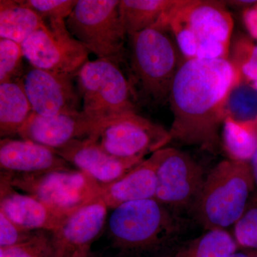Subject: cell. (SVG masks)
<instances>
[{
    "instance_id": "26",
    "label": "cell",
    "mask_w": 257,
    "mask_h": 257,
    "mask_svg": "<svg viewBox=\"0 0 257 257\" xmlns=\"http://www.w3.org/2000/svg\"><path fill=\"white\" fill-rule=\"evenodd\" d=\"M25 58L21 45L0 39V84L18 80Z\"/></svg>"
},
{
    "instance_id": "12",
    "label": "cell",
    "mask_w": 257,
    "mask_h": 257,
    "mask_svg": "<svg viewBox=\"0 0 257 257\" xmlns=\"http://www.w3.org/2000/svg\"><path fill=\"white\" fill-rule=\"evenodd\" d=\"M74 76L30 67L20 79L32 111L42 116L80 111L81 97Z\"/></svg>"
},
{
    "instance_id": "8",
    "label": "cell",
    "mask_w": 257,
    "mask_h": 257,
    "mask_svg": "<svg viewBox=\"0 0 257 257\" xmlns=\"http://www.w3.org/2000/svg\"><path fill=\"white\" fill-rule=\"evenodd\" d=\"M10 185L42 202L75 210L100 198L102 185L78 170L52 171L35 175H10L1 172Z\"/></svg>"
},
{
    "instance_id": "35",
    "label": "cell",
    "mask_w": 257,
    "mask_h": 257,
    "mask_svg": "<svg viewBox=\"0 0 257 257\" xmlns=\"http://www.w3.org/2000/svg\"><path fill=\"white\" fill-rule=\"evenodd\" d=\"M226 3L235 6L244 7L256 5L257 1H227Z\"/></svg>"
},
{
    "instance_id": "31",
    "label": "cell",
    "mask_w": 257,
    "mask_h": 257,
    "mask_svg": "<svg viewBox=\"0 0 257 257\" xmlns=\"http://www.w3.org/2000/svg\"><path fill=\"white\" fill-rule=\"evenodd\" d=\"M241 77L247 82H257V62H246L239 69Z\"/></svg>"
},
{
    "instance_id": "22",
    "label": "cell",
    "mask_w": 257,
    "mask_h": 257,
    "mask_svg": "<svg viewBox=\"0 0 257 257\" xmlns=\"http://www.w3.org/2000/svg\"><path fill=\"white\" fill-rule=\"evenodd\" d=\"M234 236L226 230H207L172 257H229L237 251Z\"/></svg>"
},
{
    "instance_id": "30",
    "label": "cell",
    "mask_w": 257,
    "mask_h": 257,
    "mask_svg": "<svg viewBox=\"0 0 257 257\" xmlns=\"http://www.w3.org/2000/svg\"><path fill=\"white\" fill-rule=\"evenodd\" d=\"M243 18V23L248 32L251 37L257 40V3L251 8L245 10Z\"/></svg>"
},
{
    "instance_id": "29",
    "label": "cell",
    "mask_w": 257,
    "mask_h": 257,
    "mask_svg": "<svg viewBox=\"0 0 257 257\" xmlns=\"http://www.w3.org/2000/svg\"><path fill=\"white\" fill-rule=\"evenodd\" d=\"M37 231L18 226L0 211V248L10 247L29 241Z\"/></svg>"
},
{
    "instance_id": "1",
    "label": "cell",
    "mask_w": 257,
    "mask_h": 257,
    "mask_svg": "<svg viewBox=\"0 0 257 257\" xmlns=\"http://www.w3.org/2000/svg\"><path fill=\"white\" fill-rule=\"evenodd\" d=\"M242 79L228 59H187L179 69L169 98L172 140L215 153L230 92Z\"/></svg>"
},
{
    "instance_id": "36",
    "label": "cell",
    "mask_w": 257,
    "mask_h": 257,
    "mask_svg": "<svg viewBox=\"0 0 257 257\" xmlns=\"http://www.w3.org/2000/svg\"><path fill=\"white\" fill-rule=\"evenodd\" d=\"M252 84H253V85L254 86V87L256 88V89H257V82H253Z\"/></svg>"
},
{
    "instance_id": "5",
    "label": "cell",
    "mask_w": 257,
    "mask_h": 257,
    "mask_svg": "<svg viewBox=\"0 0 257 257\" xmlns=\"http://www.w3.org/2000/svg\"><path fill=\"white\" fill-rule=\"evenodd\" d=\"M256 191L249 162L224 160L206 177L189 212L206 230H226L239 220Z\"/></svg>"
},
{
    "instance_id": "14",
    "label": "cell",
    "mask_w": 257,
    "mask_h": 257,
    "mask_svg": "<svg viewBox=\"0 0 257 257\" xmlns=\"http://www.w3.org/2000/svg\"><path fill=\"white\" fill-rule=\"evenodd\" d=\"M105 124L91 119L82 111L54 116H42L32 112L18 135L23 140L55 150L74 140H97L98 134Z\"/></svg>"
},
{
    "instance_id": "24",
    "label": "cell",
    "mask_w": 257,
    "mask_h": 257,
    "mask_svg": "<svg viewBox=\"0 0 257 257\" xmlns=\"http://www.w3.org/2000/svg\"><path fill=\"white\" fill-rule=\"evenodd\" d=\"M225 119L257 128V89L243 78L230 92L225 105Z\"/></svg>"
},
{
    "instance_id": "16",
    "label": "cell",
    "mask_w": 257,
    "mask_h": 257,
    "mask_svg": "<svg viewBox=\"0 0 257 257\" xmlns=\"http://www.w3.org/2000/svg\"><path fill=\"white\" fill-rule=\"evenodd\" d=\"M54 150L67 163L101 185L112 183L142 162L112 156L92 138L74 140Z\"/></svg>"
},
{
    "instance_id": "9",
    "label": "cell",
    "mask_w": 257,
    "mask_h": 257,
    "mask_svg": "<svg viewBox=\"0 0 257 257\" xmlns=\"http://www.w3.org/2000/svg\"><path fill=\"white\" fill-rule=\"evenodd\" d=\"M152 156L156 165L155 199L177 214L190 211L207 177L202 166L173 147H164Z\"/></svg>"
},
{
    "instance_id": "3",
    "label": "cell",
    "mask_w": 257,
    "mask_h": 257,
    "mask_svg": "<svg viewBox=\"0 0 257 257\" xmlns=\"http://www.w3.org/2000/svg\"><path fill=\"white\" fill-rule=\"evenodd\" d=\"M224 3L177 0L163 17L186 58H229L234 23Z\"/></svg>"
},
{
    "instance_id": "17",
    "label": "cell",
    "mask_w": 257,
    "mask_h": 257,
    "mask_svg": "<svg viewBox=\"0 0 257 257\" xmlns=\"http://www.w3.org/2000/svg\"><path fill=\"white\" fill-rule=\"evenodd\" d=\"M1 172L10 175H35L52 171L71 170L53 149L29 140L2 139Z\"/></svg>"
},
{
    "instance_id": "10",
    "label": "cell",
    "mask_w": 257,
    "mask_h": 257,
    "mask_svg": "<svg viewBox=\"0 0 257 257\" xmlns=\"http://www.w3.org/2000/svg\"><path fill=\"white\" fill-rule=\"evenodd\" d=\"M21 46L31 67L74 77L90 53L72 36L65 21H45Z\"/></svg>"
},
{
    "instance_id": "27",
    "label": "cell",
    "mask_w": 257,
    "mask_h": 257,
    "mask_svg": "<svg viewBox=\"0 0 257 257\" xmlns=\"http://www.w3.org/2000/svg\"><path fill=\"white\" fill-rule=\"evenodd\" d=\"M0 257H54L51 234L39 231L29 241L0 248Z\"/></svg>"
},
{
    "instance_id": "21",
    "label": "cell",
    "mask_w": 257,
    "mask_h": 257,
    "mask_svg": "<svg viewBox=\"0 0 257 257\" xmlns=\"http://www.w3.org/2000/svg\"><path fill=\"white\" fill-rule=\"evenodd\" d=\"M177 0H121L119 12L127 37L156 25Z\"/></svg>"
},
{
    "instance_id": "18",
    "label": "cell",
    "mask_w": 257,
    "mask_h": 257,
    "mask_svg": "<svg viewBox=\"0 0 257 257\" xmlns=\"http://www.w3.org/2000/svg\"><path fill=\"white\" fill-rule=\"evenodd\" d=\"M156 189V165L151 155L121 178L102 185L100 198L113 209L126 203L154 199Z\"/></svg>"
},
{
    "instance_id": "25",
    "label": "cell",
    "mask_w": 257,
    "mask_h": 257,
    "mask_svg": "<svg viewBox=\"0 0 257 257\" xmlns=\"http://www.w3.org/2000/svg\"><path fill=\"white\" fill-rule=\"evenodd\" d=\"M234 238L239 247L257 250V191L234 225Z\"/></svg>"
},
{
    "instance_id": "28",
    "label": "cell",
    "mask_w": 257,
    "mask_h": 257,
    "mask_svg": "<svg viewBox=\"0 0 257 257\" xmlns=\"http://www.w3.org/2000/svg\"><path fill=\"white\" fill-rule=\"evenodd\" d=\"M25 2L44 21H66L78 0H27Z\"/></svg>"
},
{
    "instance_id": "11",
    "label": "cell",
    "mask_w": 257,
    "mask_h": 257,
    "mask_svg": "<svg viewBox=\"0 0 257 257\" xmlns=\"http://www.w3.org/2000/svg\"><path fill=\"white\" fill-rule=\"evenodd\" d=\"M100 146L121 160L143 162L144 157L164 148L172 141L170 132L138 113L106 123L98 134Z\"/></svg>"
},
{
    "instance_id": "20",
    "label": "cell",
    "mask_w": 257,
    "mask_h": 257,
    "mask_svg": "<svg viewBox=\"0 0 257 257\" xmlns=\"http://www.w3.org/2000/svg\"><path fill=\"white\" fill-rule=\"evenodd\" d=\"M45 23L25 1H0V39L22 45Z\"/></svg>"
},
{
    "instance_id": "23",
    "label": "cell",
    "mask_w": 257,
    "mask_h": 257,
    "mask_svg": "<svg viewBox=\"0 0 257 257\" xmlns=\"http://www.w3.org/2000/svg\"><path fill=\"white\" fill-rule=\"evenodd\" d=\"M222 143L229 160L249 162L257 150V128L226 118L223 124Z\"/></svg>"
},
{
    "instance_id": "7",
    "label": "cell",
    "mask_w": 257,
    "mask_h": 257,
    "mask_svg": "<svg viewBox=\"0 0 257 257\" xmlns=\"http://www.w3.org/2000/svg\"><path fill=\"white\" fill-rule=\"evenodd\" d=\"M119 0H78L66 20L69 32L98 59L119 64L127 36L121 21Z\"/></svg>"
},
{
    "instance_id": "33",
    "label": "cell",
    "mask_w": 257,
    "mask_h": 257,
    "mask_svg": "<svg viewBox=\"0 0 257 257\" xmlns=\"http://www.w3.org/2000/svg\"><path fill=\"white\" fill-rule=\"evenodd\" d=\"M229 257H257V250H246V251H240L233 253Z\"/></svg>"
},
{
    "instance_id": "6",
    "label": "cell",
    "mask_w": 257,
    "mask_h": 257,
    "mask_svg": "<svg viewBox=\"0 0 257 257\" xmlns=\"http://www.w3.org/2000/svg\"><path fill=\"white\" fill-rule=\"evenodd\" d=\"M75 77L82 111L91 119L107 123L138 113L127 77L119 64L104 59L87 61Z\"/></svg>"
},
{
    "instance_id": "19",
    "label": "cell",
    "mask_w": 257,
    "mask_h": 257,
    "mask_svg": "<svg viewBox=\"0 0 257 257\" xmlns=\"http://www.w3.org/2000/svg\"><path fill=\"white\" fill-rule=\"evenodd\" d=\"M33 112L20 79L0 84V136L18 135Z\"/></svg>"
},
{
    "instance_id": "13",
    "label": "cell",
    "mask_w": 257,
    "mask_h": 257,
    "mask_svg": "<svg viewBox=\"0 0 257 257\" xmlns=\"http://www.w3.org/2000/svg\"><path fill=\"white\" fill-rule=\"evenodd\" d=\"M108 209L99 198L66 218L50 232L54 257H90L92 243L107 221Z\"/></svg>"
},
{
    "instance_id": "32",
    "label": "cell",
    "mask_w": 257,
    "mask_h": 257,
    "mask_svg": "<svg viewBox=\"0 0 257 257\" xmlns=\"http://www.w3.org/2000/svg\"><path fill=\"white\" fill-rule=\"evenodd\" d=\"M249 165L250 167H251V172H252L255 186H256V189H257V150L255 153L253 154L251 160H250Z\"/></svg>"
},
{
    "instance_id": "2",
    "label": "cell",
    "mask_w": 257,
    "mask_h": 257,
    "mask_svg": "<svg viewBox=\"0 0 257 257\" xmlns=\"http://www.w3.org/2000/svg\"><path fill=\"white\" fill-rule=\"evenodd\" d=\"M128 77L135 102L162 104L184 57L167 25L157 24L128 36Z\"/></svg>"
},
{
    "instance_id": "4",
    "label": "cell",
    "mask_w": 257,
    "mask_h": 257,
    "mask_svg": "<svg viewBox=\"0 0 257 257\" xmlns=\"http://www.w3.org/2000/svg\"><path fill=\"white\" fill-rule=\"evenodd\" d=\"M106 223L111 245L121 253L160 249L182 234L184 227L179 214L155 198L111 209Z\"/></svg>"
},
{
    "instance_id": "37",
    "label": "cell",
    "mask_w": 257,
    "mask_h": 257,
    "mask_svg": "<svg viewBox=\"0 0 257 257\" xmlns=\"http://www.w3.org/2000/svg\"><path fill=\"white\" fill-rule=\"evenodd\" d=\"M90 257H92V256H91Z\"/></svg>"
},
{
    "instance_id": "34",
    "label": "cell",
    "mask_w": 257,
    "mask_h": 257,
    "mask_svg": "<svg viewBox=\"0 0 257 257\" xmlns=\"http://www.w3.org/2000/svg\"><path fill=\"white\" fill-rule=\"evenodd\" d=\"M257 62V45H253L252 47H251V50H250L249 54H248L247 60H246L245 62Z\"/></svg>"
},
{
    "instance_id": "15",
    "label": "cell",
    "mask_w": 257,
    "mask_h": 257,
    "mask_svg": "<svg viewBox=\"0 0 257 257\" xmlns=\"http://www.w3.org/2000/svg\"><path fill=\"white\" fill-rule=\"evenodd\" d=\"M0 177V211L24 229L52 232L77 210L55 207L28 194L19 192L4 177Z\"/></svg>"
}]
</instances>
